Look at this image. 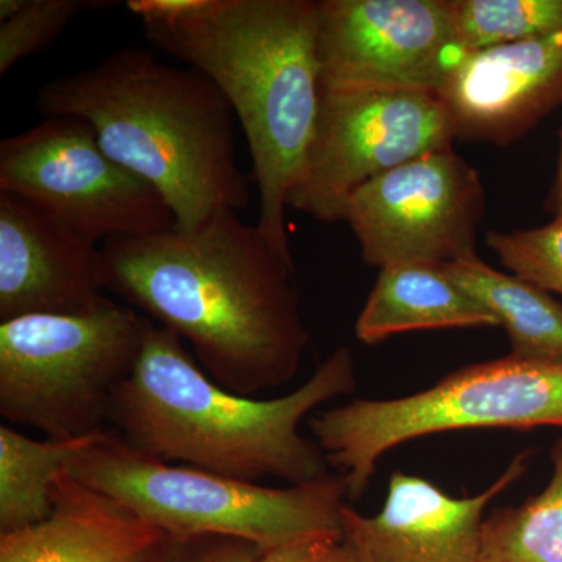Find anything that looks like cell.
<instances>
[{"instance_id":"obj_17","label":"cell","mask_w":562,"mask_h":562,"mask_svg":"<svg viewBox=\"0 0 562 562\" xmlns=\"http://www.w3.org/2000/svg\"><path fill=\"white\" fill-rule=\"evenodd\" d=\"M443 268L505 328L514 357L562 364V303L552 292L497 271L476 254Z\"/></svg>"},{"instance_id":"obj_7","label":"cell","mask_w":562,"mask_h":562,"mask_svg":"<svg viewBox=\"0 0 562 562\" xmlns=\"http://www.w3.org/2000/svg\"><path fill=\"white\" fill-rule=\"evenodd\" d=\"M146 325L111 297L88 314L0 322V416L54 441L111 430L114 395L135 372Z\"/></svg>"},{"instance_id":"obj_2","label":"cell","mask_w":562,"mask_h":562,"mask_svg":"<svg viewBox=\"0 0 562 562\" xmlns=\"http://www.w3.org/2000/svg\"><path fill=\"white\" fill-rule=\"evenodd\" d=\"M151 46L209 77L235 111L260 195L257 227L292 261L288 199L321 101L314 0H131Z\"/></svg>"},{"instance_id":"obj_19","label":"cell","mask_w":562,"mask_h":562,"mask_svg":"<svg viewBox=\"0 0 562 562\" xmlns=\"http://www.w3.org/2000/svg\"><path fill=\"white\" fill-rule=\"evenodd\" d=\"M552 462V480L541 494L484 519V562H562V438Z\"/></svg>"},{"instance_id":"obj_27","label":"cell","mask_w":562,"mask_h":562,"mask_svg":"<svg viewBox=\"0 0 562 562\" xmlns=\"http://www.w3.org/2000/svg\"><path fill=\"white\" fill-rule=\"evenodd\" d=\"M27 0H2L0 2V22L10 21L11 18L18 16L24 9Z\"/></svg>"},{"instance_id":"obj_6","label":"cell","mask_w":562,"mask_h":562,"mask_svg":"<svg viewBox=\"0 0 562 562\" xmlns=\"http://www.w3.org/2000/svg\"><path fill=\"white\" fill-rule=\"evenodd\" d=\"M535 427L562 428V364L512 353L458 369L417 394L355 398L310 420L351 502L368 491L380 458L403 442L465 428Z\"/></svg>"},{"instance_id":"obj_26","label":"cell","mask_w":562,"mask_h":562,"mask_svg":"<svg viewBox=\"0 0 562 562\" xmlns=\"http://www.w3.org/2000/svg\"><path fill=\"white\" fill-rule=\"evenodd\" d=\"M322 562H362L355 547L342 538L336 543Z\"/></svg>"},{"instance_id":"obj_21","label":"cell","mask_w":562,"mask_h":562,"mask_svg":"<svg viewBox=\"0 0 562 562\" xmlns=\"http://www.w3.org/2000/svg\"><path fill=\"white\" fill-rule=\"evenodd\" d=\"M116 2L109 0H27L10 21L0 22V74L49 46L74 18Z\"/></svg>"},{"instance_id":"obj_11","label":"cell","mask_w":562,"mask_h":562,"mask_svg":"<svg viewBox=\"0 0 562 562\" xmlns=\"http://www.w3.org/2000/svg\"><path fill=\"white\" fill-rule=\"evenodd\" d=\"M321 88L436 92L460 61L453 0H319Z\"/></svg>"},{"instance_id":"obj_18","label":"cell","mask_w":562,"mask_h":562,"mask_svg":"<svg viewBox=\"0 0 562 562\" xmlns=\"http://www.w3.org/2000/svg\"><path fill=\"white\" fill-rule=\"evenodd\" d=\"M102 435L72 441H38L9 425H0V535L46 520L52 513V487L58 476L68 472L77 454Z\"/></svg>"},{"instance_id":"obj_16","label":"cell","mask_w":562,"mask_h":562,"mask_svg":"<svg viewBox=\"0 0 562 562\" xmlns=\"http://www.w3.org/2000/svg\"><path fill=\"white\" fill-rule=\"evenodd\" d=\"M490 310L447 273L443 265L408 262L380 269L355 324L361 342L432 328L494 327Z\"/></svg>"},{"instance_id":"obj_23","label":"cell","mask_w":562,"mask_h":562,"mask_svg":"<svg viewBox=\"0 0 562 562\" xmlns=\"http://www.w3.org/2000/svg\"><path fill=\"white\" fill-rule=\"evenodd\" d=\"M260 547L224 536L165 535L150 562H257Z\"/></svg>"},{"instance_id":"obj_1","label":"cell","mask_w":562,"mask_h":562,"mask_svg":"<svg viewBox=\"0 0 562 562\" xmlns=\"http://www.w3.org/2000/svg\"><path fill=\"white\" fill-rule=\"evenodd\" d=\"M102 262L105 290L190 344L225 390L254 397L297 375L310 333L294 262L236 211L194 232L103 243Z\"/></svg>"},{"instance_id":"obj_8","label":"cell","mask_w":562,"mask_h":562,"mask_svg":"<svg viewBox=\"0 0 562 562\" xmlns=\"http://www.w3.org/2000/svg\"><path fill=\"white\" fill-rule=\"evenodd\" d=\"M0 192L102 244L176 227L160 192L113 160L87 121L49 116L0 143Z\"/></svg>"},{"instance_id":"obj_20","label":"cell","mask_w":562,"mask_h":562,"mask_svg":"<svg viewBox=\"0 0 562 562\" xmlns=\"http://www.w3.org/2000/svg\"><path fill=\"white\" fill-rule=\"evenodd\" d=\"M462 52L562 33V0H453Z\"/></svg>"},{"instance_id":"obj_9","label":"cell","mask_w":562,"mask_h":562,"mask_svg":"<svg viewBox=\"0 0 562 562\" xmlns=\"http://www.w3.org/2000/svg\"><path fill=\"white\" fill-rule=\"evenodd\" d=\"M449 113L435 92L321 88L301 180L288 206L321 222H342L351 195L383 173L452 150Z\"/></svg>"},{"instance_id":"obj_12","label":"cell","mask_w":562,"mask_h":562,"mask_svg":"<svg viewBox=\"0 0 562 562\" xmlns=\"http://www.w3.org/2000/svg\"><path fill=\"white\" fill-rule=\"evenodd\" d=\"M435 94L457 139L509 146L562 103V33L465 52Z\"/></svg>"},{"instance_id":"obj_3","label":"cell","mask_w":562,"mask_h":562,"mask_svg":"<svg viewBox=\"0 0 562 562\" xmlns=\"http://www.w3.org/2000/svg\"><path fill=\"white\" fill-rule=\"evenodd\" d=\"M357 387L353 355L335 350L283 397L260 401L227 391L203 372L176 333L147 319L138 364L111 406V430L139 453L257 483L301 486L330 475L302 420Z\"/></svg>"},{"instance_id":"obj_10","label":"cell","mask_w":562,"mask_h":562,"mask_svg":"<svg viewBox=\"0 0 562 562\" xmlns=\"http://www.w3.org/2000/svg\"><path fill=\"white\" fill-rule=\"evenodd\" d=\"M486 191L473 166L435 151L376 177L351 195L342 222L375 268L449 265L476 254Z\"/></svg>"},{"instance_id":"obj_4","label":"cell","mask_w":562,"mask_h":562,"mask_svg":"<svg viewBox=\"0 0 562 562\" xmlns=\"http://www.w3.org/2000/svg\"><path fill=\"white\" fill-rule=\"evenodd\" d=\"M36 102L46 117L87 121L113 160L160 192L181 232L198 231L216 211L250 206L235 111L199 70L132 47L43 85Z\"/></svg>"},{"instance_id":"obj_22","label":"cell","mask_w":562,"mask_h":562,"mask_svg":"<svg viewBox=\"0 0 562 562\" xmlns=\"http://www.w3.org/2000/svg\"><path fill=\"white\" fill-rule=\"evenodd\" d=\"M486 244L514 276L562 297V220L525 231H490Z\"/></svg>"},{"instance_id":"obj_14","label":"cell","mask_w":562,"mask_h":562,"mask_svg":"<svg viewBox=\"0 0 562 562\" xmlns=\"http://www.w3.org/2000/svg\"><path fill=\"white\" fill-rule=\"evenodd\" d=\"M528 457L517 454L486 491L472 497H452L428 480L394 472L376 516L344 508V539L362 562H484L483 514L524 475Z\"/></svg>"},{"instance_id":"obj_25","label":"cell","mask_w":562,"mask_h":562,"mask_svg":"<svg viewBox=\"0 0 562 562\" xmlns=\"http://www.w3.org/2000/svg\"><path fill=\"white\" fill-rule=\"evenodd\" d=\"M543 210L552 214L553 220H562V135L557 173H554L552 187H550L549 192H547Z\"/></svg>"},{"instance_id":"obj_15","label":"cell","mask_w":562,"mask_h":562,"mask_svg":"<svg viewBox=\"0 0 562 562\" xmlns=\"http://www.w3.org/2000/svg\"><path fill=\"white\" fill-rule=\"evenodd\" d=\"M165 532L61 473L43 522L0 535V562H150Z\"/></svg>"},{"instance_id":"obj_13","label":"cell","mask_w":562,"mask_h":562,"mask_svg":"<svg viewBox=\"0 0 562 562\" xmlns=\"http://www.w3.org/2000/svg\"><path fill=\"white\" fill-rule=\"evenodd\" d=\"M105 292L101 244L0 192V322L88 314L109 299Z\"/></svg>"},{"instance_id":"obj_24","label":"cell","mask_w":562,"mask_h":562,"mask_svg":"<svg viewBox=\"0 0 562 562\" xmlns=\"http://www.w3.org/2000/svg\"><path fill=\"white\" fill-rule=\"evenodd\" d=\"M341 538L316 536L277 547L261 554L257 562H322Z\"/></svg>"},{"instance_id":"obj_5","label":"cell","mask_w":562,"mask_h":562,"mask_svg":"<svg viewBox=\"0 0 562 562\" xmlns=\"http://www.w3.org/2000/svg\"><path fill=\"white\" fill-rule=\"evenodd\" d=\"M66 473L169 536H224L262 552L316 536L344 538L347 497L338 473L301 486H261L155 460L114 430L81 450Z\"/></svg>"}]
</instances>
